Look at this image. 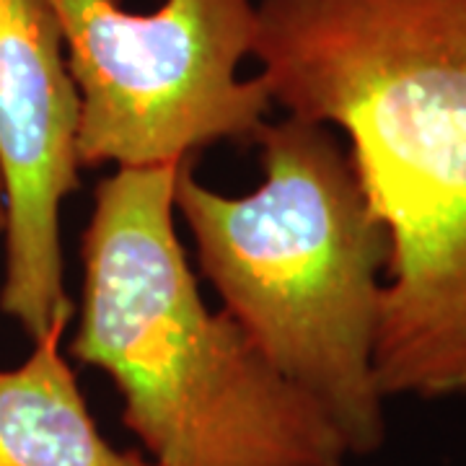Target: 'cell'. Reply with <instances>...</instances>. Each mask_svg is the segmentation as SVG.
Returning <instances> with one entry per match:
<instances>
[{"mask_svg":"<svg viewBox=\"0 0 466 466\" xmlns=\"http://www.w3.org/2000/svg\"><path fill=\"white\" fill-rule=\"evenodd\" d=\"M81 99V167H177L228 137H254L269 91L238 78L254 50V0H47Z\"/></svg>","mask_w":466,"mask_h":466,"instance_id":"277c9868","label":"cell"},{"mask_svg":"<svg viewBox=\"0 0 466 466\" xmlns=\"http://www.w3.org/2000/svg\"><path fill=\"white\" fill-rule=\"evenodd\" d=\"M269 99L337 125L389 233L383 400L466 397V0H259Z\"/></svg>","mask_w":466,"mask_h":466,"instance_id":"6da1fadb","label":"cell"},{"mask_svg":"<svg viewBox=\"0 0 466 466\" xmlns=\"http://www.w3.org/2000/svg\"><path fill=\"white\" fill-rule=\"evenodd\" d=\"M5 231V189H3V177H0V233Z\"/></svg>","mask_w":466,"mask_h":466,"instance_id":"52a82bcc","label":"cell"},{"mask_svg":"<svg viewBox=\"0 0 466 466\" xmlns=\"http://www.w3.org/2000/svg\"><path fill=\"white\" fill-rule=\"evenodd\" d=\"M63 334H45L21 366L0 370V466H158L101 435L60 352Z\"/></svg>","mask_w":466,"mask_h":466,"instance_id":"8992f818","label":"cell"},{"mask_svg":"<svg viewBox=\"0 0 466 466\" xmlns=\"http://www.w3.org/2000/svg\"><path fill=\"white\" fill-rule=\"evenodd\" d=\"M254 140L265 171L254 192L220 195L187 158L174 208L223 311L327 412L350 456H370L386 441L373 352L389 233L324 125L288 116Z\"/></svg>","mask_w":466,"mask_h":466,"instance_id":"3957f363","label":"cell"},{"mask_svg":"<svg viewBox=\"0 0 466 466\" xmlns=\"http://www.w3.org/2000/svg\"><path fill=\"white\" fill-rule=\"evenodd\" d=\"M182 164L96 187L70 355L112 379L122 425L158 466H345L327 412L205 306L174 226Z\"/></svg>","mask_w":466,"mask_h":466,"instance_id":"7a4b0ae2","label":"cell"},{"mask_svg":"<svg viewBox=\"0 0 466 466\" xmlns=\"http://www.w3.org/2000/svg\"><path fill=\"white\" fill-rule=\"evenodd\" d=\"M81 99L47 0H0V177L5 278L0 311L36 342L66 332L60 208L78 187Z\"/></svg>","mask_w":466,"mask_h":466,"instance_id":"5b68a950","label":"cell"}]
</instances>
